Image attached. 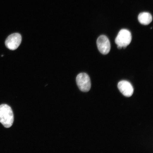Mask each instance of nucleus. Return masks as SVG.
Masks as SVG:
<instances>
[{"instance_id":"8","label":"nucleus","mask_w":153,"mask_h":153,"mask_svg":"<svg viewBox=\"0 0 153 153\" xmlns=\"http://www.w3.org/2000/svg\"><path fill=\"white\" fill-rule=\"evenodd\" d=\"M117 48L118 49H122V47L120 46H117Z\"/></svg>"},{"instance_id":"2","label":"nucleus","mask_w":153,"mask_h":153,"mask_svg":"<svg viewBox=\"0 0 153 153\" xmlns=\"http://www.w3.org/2000/svg\"><path fill=\"white\" fill-rule=\"evenodd\" d=\"M132 39L131 33L129 30L123 29L120 30L115 42L117 46L122 48L127 47L131 43Z\"/></svg>"},{"instance_id":"4","label":"nucleus","mask_w":153,"mask_h":153,"mask_svg":"<svg viewBox=\"0 0 153 153\" xmlns=\"http://www.w3.org/2000/svg\"><path fill=\"white\" fill-rule=\"evenodd\" d=\"M22 41V37L18 33H15L11 34L6 39V46L11 50H16L20 45Z\"/></svg>"},{"instance_id":"7","label":"nucleus","mask_w":153,"mask_h":153,"mask_svg":"<svg viewBox=\"0 0 153 153\" xmlns=\"http://www.w3.org/2000/svg\"><path fill=\"white\" fill-rule=\"evenodd\" d=\"M139 22L141 24L147 25L152 22V15L148 12H143L140 13L138 17Z\"/></svg>"},{"instance_id":"1","label":"nucleus","mask_w":153,"mask_h":153,"mask_svg":"<svg viewBox=\"0 0 153 153\" xmlns=\"http://www.w3.org/2000/svg\"><path fill=\"white\" fill-rule=\"evenodd\" d=\"M14 120V114L10 107L6 104L0 105V122L5 128L12 126Z\"/></svg>"},{"instance_id":"5","label":"nucleus","mask_w":153,"mask_h":153,"mask_svg":"<svg viewBox=\"0 0 153 153\" xmlns=\"http://www.w3.org/2000/svg\"><path fill=\"white\" fill-rule=\"evenodd\" d=\"M97 44L99 51L102 54L106 55L109 53L111 49L110 42L106 36H99L97 38Z\"/></svg>"},{"instance_id":"6","label":"nucleus","mask_w":153,"mask_h":153,"mask_svg":"<svg viewBox=\"0 0 153 153\" xmlns=\"http://www.w3.org/2000/svg\"><path fill=\"white\" fill-rule=\"evenodd\" d=\"M118 87L120 91L125 97L131 96L134 92V89L131 84L126 81H122L118 83Z\"/></svg>"},{"instance_id":"3","label":"nucleus","mask_w":153,"mask_h":153,"mask_svg":"<svg viewBox=\"0 0 153 153\" xmlns=\"http://www.w3.org/2000/svg\"><path fill=\"white\" fill-rule=\"evenodd\" d=\"M76 83L81 91L87 92L91 88V84L90 78L87 74L81 73L76 76Z\"/></svg>"}]
</instances>
